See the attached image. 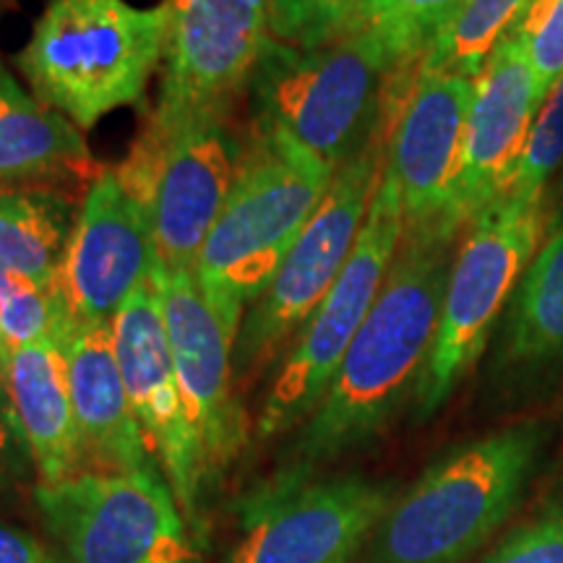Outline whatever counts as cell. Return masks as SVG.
<instances>
[{
  "instance_id": "obj_8",
  "label": "cell",
  "mask_w": 563,
  "mask_h": 563,
  "mask_svg": "<svg viewBox=\"0 0 563 563\" xmlns=\"http://www.w3.org/2000/svg\"><path fill=\"white\" fill-rule=\"evenodd\" d=\"M245 150L230 110H209L173 131L144 129L115 173L152 217L154 251L165 272H194L228 201Z\"/></svg>"
},
{
  "instance_id": "obj_23",
  "label": "cell",
  "mask_w": 563,
  "mask_h": 563,
  "mask_svg": "<svg viewBox=\"0 0 563 563\" xmlns=\"http://www.w3.org/2000/svg\"><path fill=\"white\" fill-rule=\"evenodd\" d=\"M464 0H363L355 32L368 34L397 70L415 74Z\"/></svg>"
},
{
  "instance_id": "obj_28",
  "label": "cell",
  "mask_w": 563,
  "mask_h": 563,
  "mask_svg": "<svg viewBox=\"0 0 563 563\" xmlns=\"http://www.w3.org/2000/svg\"><path fill=\"white\" fill-rule=\"evenodd\" d=\"M485 563H563V511L517 530Z\"/></svg>"
},
{
  "instance_id": "obj_11",
  "label": "cell",
  "mask_w": 563,
  "mask_h": 563,
  "mask_svg": "<svg viewBox=\"0 0 563 563\" xmlns=\"http://www.w3.org/2000/svg\"><path fill=\"white\" fill-rule=\"evenodd\" d=\"M391 506V490L363 477L311 481L290 464L241 509V538L224 563H350Z\"/></svg>"
},
{
  "instance_id": "obj_4",
  "label": "cell",
  "mask_w": 563,
  "mask_h": 563,
  "mask_svg": "<svg viewBox=\"0 0 563 563\" xmlns=\"http://www.w3.org/2000/svg\"><path fill=\"white\" fill-rule=\"evenodd\" d=\"M397 70L368 34L313 51L269 40L249 91L253 133L282 139L340 170L386 123V87Z\"/></svg>"
},
{
  "instance_id": "obj_20",
  "label": "cell",
  "mask_w": 563,
  "mask_h": 563,
  "mask_svg": "<svg viewBox=\"0 0 563 563\" xmlns=\"http://www.w3.org/2000/svg\"><path fill=\"white\" fill-rule=\"evenodd\" d=\"M108 170L91 157L84 131L21 87L0 60V186H91Z\"/></svg>"
},
{
  "instance_id": "obj_14",
  "label": "cell",
  "mask_w": 563,
  "mask_h": 563,
  "mask_svg": "<svg viewBox=\"0 0 563 563\" xmlns=\"http://www.w3.org/2000/svg\"><path fill=\"white\" fill-rule=\"evenodd\" d=\"M473 91V76L418 66L407 95L394 102L386 173L399 188L405 232H460L452 207Z\"/></svg>"
},
{
  "instance_id": "obj_1",
  "label": "cell",
  "mask_w": 563,
  "mask_h": 563,
  "mask_svg": "<svg viewBox=\"0 0 563 563\" xmlns=\"http://www.w3.org/2000/svg\"><path fill=\"white\" fill-rule=\"evenodd\" d=\"M456 235L405 232L382 292L292 446L298 467L371 441L418 386L439 332Z\"/></svg>"
},
{
  "instance_id": "obj_5",
  "label": "cell",
  "mask_w": 563,
  "mask_h": 563,
  "mask_svg": "<svg viewBox=\"0 0 563 563\" xmlns=\"http://www.w3.org/2000/svg\"><path fill=\"white\" fill-rule=\"evenodd\" d=\"M538 449V426H514L441 456L384 514L368 563L467 561L517 506Z\"/></svg>"
},
{
  "instance_id": "obj_32",
  "label": "cell",
  "mask_w": 563,
  "mask_h": 563,
  "mask_svg": "<svg viewBox=\"0 0 563 563\" xmlns=\"http://www.w3.org/2000/svg\"><path fill=\"white\" fill-rule=\"evenodd\" d=\"M555 194H563V175H561V180H559V191Z\"/></svg>"
},
{
  "instance_id": "obj_9",
  "label": "cell",
  "mask_w": 563,
  "mask_h": 563,
  "mask_svg": "<svg viewBox=\"0 0 563 563\" xmlns=\"http://www.w3.org/2000/svg\"><path fill=\"white\" fill-rule=\"evenodd\" d=\"M402 235L405 217L399 188L384 165L382 183L371 201L355 251L332 290L300 329L290 355L266 394L256 426L258 439L269 441L274 435L292 431L321 405L357 329L363 327L365 316L382 292Z\"/></svg>"
},
{
  "instance_id": "obj_7",
  "label": "cell",
  "mask_w": 563,
  "mask_h": 563,
  "mask_svg": "<svg viewBox=\"0 0 563 563\" xmlns=\"http://www.w3.org/2000/svg\"><path fill=\"white\" fill-rule=\"evenodd\" d=\"M389 123L334 173L332 186L302 228L300 238L274 274L262 298L245 311L232 347L238 376L269 361L282 344L298 334L327 298L355 251L371 201L386 165Z\"/></svg>"
},
{
  "instance_id": "obj_6",
  "label": "cell",
  "mask_w": 563,
  "mask_h": 563,
  "mask_svg": "<svg viewBox=\"0 0 563 563\" xmlns=\"http://www.w3.org/2000/svg\"><path fill=\"white\" fill-rule=\"evenodd\" d=\"M545 201L501 196L467 222L449 269L441 321L418 386L422 418L446 402L483 355L506 302L514 298L538 253Z\"/></svg>"
},
{
  "instance_id": "obj_3",
  "label": "cell",
  "mask_w": 563,
  "mask_h": 563,
  "mask_svg": "<svg viewBox=\"0 0 563 563\" xmlns=\"http://www.w3.org/2000/svg\"><path fill=\"white\" fill-rule=\"evenodd\" d=\"M334 173L287 141L253 133L194 269L203 295L235 336L245 308L272 285Z\"/></svg>"
},
{
  "instance_id": "obj_21",
  "label": "cell",
  "mask_w": 563,
  "mask_h": 563,
  "mask_svg": "<svg viewBox=\"0 0 563 563\" xmlns=\"http://www.w3.org/2000/svg\"><path fill=\"white\" fill-rule=\"evenodd\" d=\"M74 222L66 194L0 186V269L55 285Z\"/></svg>"
},
{
  "instance_id": "obj_16",
  "label": "cell",
  "mask_w": 563,
  "mask_h": 563,
  "mask_svg": "<svg viewBox=\"0 0 563 563\" xmlns=\"http://www.w3.org/2000/svg\"><path fill=\"white\" fill-rule=\"evenodd\" d=\"M543 100L522 19L498 40L475 76L452 207L456 230L506 194Z\"/></svg>"
},
{
  "instance_id": "obj_15",
  "label": "cell",
  "mask_w": 563,
  "mask_h": 563,
  "mask_svg": "<svg viewBox=\"0 0 563 563\" xmlns=\"http://www.w3.org/2000/svg\"><path fill=\"white\" fill-rule=\"evenodd\" d=\"M188 420L199 441L207 483L228 470L245 443V418L232 394L235 332L214 311L194 272H165L154 264Z\"/></svg>"
},
{
  "instance_id": "obj_2",
  "label": "cell",
  "mask_w": 563,
  "mask_h": 563,
  "mask_svg": "<svg viewBox=\"0 0 563 563\" xmlns=\"http://www.w3.org/2000/svg\"><path fill=\"white\" fill-rule=\"evenodd\" d=\"M167 21L165 3L47 0L13 63L40 102L89 131L108 112L144 100L165 55Z\"/></svg>"
},
{
  "instance_id": "obj_12",
  "label": "cell",
  "mask_w": 563,
  "mask_h": 563,
  "mask_svg": "<svg viewBox=\"0 0 563 563\" xmlns=\"http://www.w3.org/2000/svg\"><path fill=\"white\" fill-rule=\"evenodd\" d=\"M165 9L159 102L146 123L154 131L230 110L272 40L266 0H165Z\"/></svg>"
},
{
  "instance_id": "obj_27",
  "label": "cell",
  "mask_w": 563,
  "mask_h": 563,
  "mask_svg": "<svg viewBox=\"0 0 563 563\" xmlns=\"http://www.w3.org/2000/svg\"><path fill=\"white\" fill-rule=\"evenodd\" d=\"M525 30L540 89L548 97L563 76V0H538L525 16Z\"/></svg>"
},
{
  "instance_id": "obj_24",
  "label": "cell",
  "mask_w": 563,
  "mask_h": 563,
  "mask_svg": "<svg viewBox=\"0 0 563 563\" xmlns=\"http://www.w3.org/2000/svg\"><path fill=\"white\" fill-rule=\"evenodd\" d=\"M534 3L538 0H464L462 11L433 42L420 66L454 70L475 79L498 40L511 32Z\"/></svg>"
},
{
  "instance_id": "obj_17",
  "label": "cell",
  "mask_w": 563,
  "mask_h": 563,
  "mask_svg": "<svg viewBox=\"0 0 563 563\" xmlns=\"http://www.w3.org/2000/svg\"><path fill=\"white\" fill-rule=\"evenodd\" d=\"M154 264L150 211L115 167L104 170L87 188L55 279L68 313L76 323L112 321Z\"/></svg>"
},
{
  "instance_id": "obj_29",
  "label": "cell",
  "mask_w": 563,
  "mask_h": 563,
  "mask_svg": "<svg viewBox=\"0 0 563 563\" xmlns=\"http://www.w3.org/2000/svg\"><path fill=\"white\" fill-rule=\"evenodd\" d=\"M30 467H34L30 446L19 428L9 394L0 384V496L16 488Z\"/></svg>"
},
{
  "instance_id": "obj_13",
  "label": "cell",
  "mask_w": 563,
  "mask_h": 563,
  "mask_svg": "<svg viewBox=\"0 0 563 563\" xmlns=\"http://www.w3.org/2000/svg\"><path fill=\"white\" fill-rule=\"evenodd\" d=\"M115 355L125 391L136 415L146 446L165 473L178 498L183 517L196 538L201 534L199 501L207 485L199 441L188 420L178 376H175L165 313L154 274L131 292L112 319Z\"/></svg>"
},
{
  "instance_id": "obj_30",
  "label": "cell",
  "mask_w": 563,
  "mask_h": 563,
  "mask_svg": "<svg viewBox=\"0 0 563 563\" xmlns=\"http://www.w3.org/2000/svg\"><path fill=\"white\" fill-rule=\"evenodd\" d=\"M0 563H68L32 532L0 522Z\"/></svg>"
},
{
  "instance_id": "obj_26",
  "label": "cell",
  "mask_w": 563,
  "mask_h": 563,
  "mask_svg": "<svg viewBox=\"0 0 563 563\" xmlns=\"http://www.w3.org/2000/svg\"><path fill=\"white\" fill-rule=\"evenodd\" d=\"M363 0H266L269 34L285 45L313 51L355 32Z\"/></svg>"
},
{
  "instance_id": "obj_10",
  "label": "cell",
  "mask_w": 563,
  "mask_h": 563,
  "mask_svg": "<svg viewBox=\"0 0 563 563\" xmlns=\"http://www.w3.org/2000/svg\"><path fill=\"white\" fill-rule=\"evenodd\" d=\"M34 501L68 563H196V538L159 473L84 470Z\"/></svg>"
},
{
  "instance_id": "obj_25",
  "label": "cell",
  "mask_w": 563,
  "mask_h": 563,
  "mask_svg": "<svg viewBox=\"0 0 563 563\" xmlns=\"http://www.w3.org/2000/svg\"><path fill=\"white\" fill-rule=\"evenodd\" d=\"M563 165V76L540 104L530 139L504 196L517 201H545L548 186Z\"/></svg>"
},
{
  "instance_id": "obj_22",
  "label": "cell",
  "mask_w": 563,
  "mask_h": 563,
  "mask_svg": "<svg viewBox=\"0 0 563 563\" xmlns=\"http://www.w3.org/2000/svg\"><path fill=\"white\" fill-rule=\"evenodd\" d=\"M504 347L517 365L563 357V220L534 253L514 292Z\"/></svg>"
},
{
  "instance_id": "obj_31",
  "label": "cell",
  "mask_w": 563,
  "mask_h": 563,
  "mask_svg": "<svg viewBox=\"0 0 563 563\" xmlns=\"http://www.w3.org/2000/svg\"><path fill=\"white\" fill-rule=\"evenodd\" d=\"M16 279H19V274L0 269V313H3L5 298H9V292L13 290V285H16Z\"/></svg>"
},
{
  "instance_id": "obj_18",
  "label": "cell",
  "mask_w": 563,
  "mask_h": 563,
  "mask_svg": "<svg viewBox=\"0 0 563 563\" xmlns=\"http://www.w3.org/2000/svg\"><path fill=\"white\" fill-rule=\"evenodd\" d=\"M70 399L84 443V460L100 473H157L133 415L115 355L112 321L79 323L66 342Z\"/></svg>"
},
{
  "instance_id": "obj_19",
  "label": "cell",
  "mask_w": 563,
  "mask_h": 563,
  "mask_svg": "<svg viewBox=\"0 0 563 563\" xmlns=\"http://www.w3.org/2000/svg\"><path fill=\"white\" fill-rule=\"evenodd\" d=\"M0 384L16 412L40 483L84 473L87 460L70 399L66 342H34L3 355Z\"/></svg>"
}]
</instances>
